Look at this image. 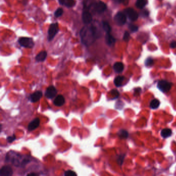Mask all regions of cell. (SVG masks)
Here are the masks:
<instances>
[{
	"instance_id": "cell-1",
	"label": "cell",
	"mask_w": 176,
	"mask_h": 176,
	"mask_svg": "<svg viewBox=\"0 0 176 176\" xmlns=\"http://www.w3.org/2000/svg\"><path fill=\"white\" fill-rule=\"evenodd\" d=\"M82 42L86 46L92 44L98 37V28L96 26L85 25L80 31Z\"/></svg>"
},
{
	"instance_id": "cell-2",
	"label": "cell",
	"mask_w": 176,
	"mask_h": 176,
	"mask_svg": "<svg viewBox=\"0 0 176 176\" xmlns=\"http://www.w3.org/2000/svg\"><path fill=\"white\" fill-rule=\"evenodd\" d=\"M6 161L12 162L15 166L23 167L30 161L28 156H22L15 152H9L6 155Z\"/></svg>"
},
{
	"instance_id": "cell-3",
	"label": "cell",
	"mask_w": 176,
	"mask_h": 176,
	"mask_svg": "<svg viewBox=\"0 0 176 176\" xmlns=\"http://www.w3.org/2000/svg\"><path fill=\"white\" fill-rule=\"evenodd\" d=\"M59 31V26L58 23H52L50 25L48 30V39L49 41H51L53 40L56 34Z\"/></svg>"
},
{
	"instance_id": "cell-4",
	"label": "cell",
	"mask_w": 176,
	"mask_h": 176,
	"mask_svg": "<svg viewBox=\"0 0 176 176\" xmlns=\"http://www.w3.org/2000/svg\"><path fill=\"white\" fill-rule=\"evenodd\" d=\"M19 44L24 48H32L34 47V42L33 39L28 37H21L18 40Z\"/></svg>"
},
{
	"instance_id": "cell-5",
	"label": "cell",
	"mask_w": 176,
	"mask_h": 176,
	"mask_svg": "<svg viewBox=\"0 0 176 176\" xmlns=\"http://www.w3.org/2000/svg\"><path fill=\"white\" fill-rule=\"evenodd\" d=\"M172 87V83L165 80L160 81L158 83V88L162 92H167Z\"/></svg>"
},
{
	"instance_id": "cell-6",
	"label": "cell",
	"mask_w": 176,
	"mask_h": 176,
	"mask_svg": "<svg viewBox=\"0 0 176 176\" xmlns=\"http://www.w3.org/2000/svg\"><path fill=\"white\" fill-rule=\"evenodd\" d=\"M126 16L121 12H118L114 17V21L119 26H121L126 22Z\"/></svg>"
},
{
	"instance_id": "cell-7",
	"label": "cell",
	"mask_w": 176,
	"mask_h": 176,
	"mask_svg": "<svg viewBox=\"0 0 176 176\" xmlns=\"http://www.w3.org/2000/svg\"><path fill=\"white\" fill-rule=\"evenodd\" d=\"M82 20L85 24H90L92 20V15L90 14L88 9H84L82 13Z\"/></svg>"
},
{
	"instance_id": "cell-8",
	"label": "cell",
	"mask_w": 176,
	"mask_h": 176,
	"mask_svg": "<svg viewBox=\"0 0 176 176\" xmlns=\"http://www.w3.org/2000/svg\"><path fill=\"white\" fill-rule=\"evenodd\" d=\"M57 94V90L56 88L53 86H50L47 88L45 92V96L48 99H52L54 98Z\"/></svg>"
},
{
	"instance_id": "cell-9",
	"label": "cell",
	"mask_w": 176,
	"mask_h": 176,
	"mask_svg": "<svg viewBox=\"0 0 176 176\" xmlns=\"http://www.w3.org/2000/svg\"><path fill=\"white\" fill-rule=\"evenodd\" d=\"M125 12L129 18L132 21H135L138 18V14L133 8H127L125 10Z\"/></svg>"
},
{
	"instance_id": "cell-10",
	"label": "cell",
	"mask_w": 176,
	"mask_h": 176,
	"mask_svg": "<svg viewBox=\"0 0 176 176\" xmlns=\"http://www.w3.org/2000/svg\"><path fill=\"white\" fill-rule=\"evenodd\" d=\"M106 5L104 3L101 1L97 2L94 5V9L96 12L101 14L106 10Z\"/></svg>"
},
{
	"instance_id": "cell-11",
	"label": "cell",
	"mask_w": 176,
	"mask_h": 176,
	"mask_svg": "<svg viewBox=\"0 0 176 176\" xmlns=\"http://www.w3.org/2000/svg\"><path fill=\"white\" fill-rule=\"evenodd\" d=\"M12 174L13 171L10 166H3L0 170V176H11Z\"/></svg>"
},
{
	"instance_id": "cell-12",
	"label": "cell",
	"mask_w": 176,
	"mask_h": 176,
	"mask_svg": "<svg viewBox=\"0 0 176 176\" xmlns=\"http://www.w3.org/2000/svg\"><path fill=\"white\" fill-rule=\"evenodd\" d=\"M40 124V119L38 118L34 119V120L31 121L28 125V130L29 131H32L33 130L36 129L38 128Z\"/></svg>"
},
{
	"instance_id": "cell-13",
	"label": "cell",
	"mask_w": 176,
	"mask_h": 176,
	"mask_svg": "<svg viewBox=\"0 0 176 176\" xmlns=\"http://www.w3.org/2000/svg\"><path fill=\"white\" fill-rule=\"evenodd\" d=\"M42 96V93L41 91H37L31 95L30 100L32 102H36L40 100Z\"/></svg>"
},
{
	"instance_id": "cell-14",
	"label": "cell",
	"mask_w": 176,
	"mask_h": 176,
	"mask_svg": "<svg viewBox=\"0 0 176 176\" xmlns=\"http://www.w3.org/2000/svg\"><path fill=\"white\" fill-rule=\"evenodd\" d=\"M60 4L67 7H72L76 4V0H58Z\"/></svg>"
},
{
	"instance_id": "cell-15",
	"label": "cell",
	"mask_w": 176,
	"mask_h": 176,
	"mask_svg": "<svg viewBox=\"0 0 176 176\" xmlns=\"http://www.w3.org/2000/svg\"><path fill=\"white\" fill-rule=\"evenodd\" d=\"M65 100L62 95H58L55 98L54 104L56 106H62L65 104Z\"/></svg>"
},
{
	"instance_id": "cell-16",
	"label": "cell",
	"mask_w": 176,
	"mask_h": 176,
	"mask_svg": "<svg viewBox=\"0 0 176 176\" xmlns=\"http://www.w3.org/2000/svg\"><path fill=\"white\" fill-rule=\"evenodd\" d=\"M47 56V52L45 51H43L36 55L35 59L36 61H37L38 62H41L44 61L46 60Z\"/></svg>"
},
{
	"instance_id": "cell-17",
	"label": "cell",
	"mask_w": 176,
	"mask_h": 176,
	"mask_svg": "<svg viewBox=\"0 0 176 176\" xmlns=\"http://www.w3.org/2000/svg\"><path fill=\"white\" fill-rule=\"evenodd\" d=\"M105 41H106V44H108L110 46H112L114 45L115 42V39L114 38V37L111 35L110 33H106V36H105Z\"/></svg>"
},
{
	"instance_id": "cell-18",
	"label": "cell",
	"mask_w": 176,
	"mask_h": 176,
	"mask_svg": "<svg viewBox=\"0 0 176 176\" xmlns=\"http://www.w3.org/2000/svg\"><path fill=\"white\" fill-rule=\"evenodd\" d=\"M114 70L117 73H120L122 72L124 69V65L122 63L117 62L115 63L113 66Z\"/></svg>"
},
{
	"instance_id": "cell-19",
	"label": "cell",
	"mask_w": 176,
	"mask_h": 176,
	"mask_svg": "<svg viewBox=\"0 0 176 176\" xmlns=\"http://www.w3.org/2000/svg\"><path fill=\"white\" fill-rule=\"evenodd\" d=\"M172 134V131L169 128H165L162 130L161 135L162 136V137L164 138H167L170 137Z\"/></svg>"
},
{
	"instance_id": "cell-20",
	"label": "cell",
	"mask_w": 176,
	"mask_h": 176,
	"mask_svg": "<svg viewBox=\"0 0 176 176\" xmlns=\"http://www.w3.org/2000/svg\"><path fill=\"white\" fill-rule=\"evenodd\" d=\"M124 77L123 76H118L114 79V84L117 87H120L122 85L123 81H124Z\"/></svg>"
},
{
	"instance_id": "cell-21",
	"label": "cell",
	"mask_w": 176,
	"mask_h": 176,
	"mask_svg": "<svg viewBox=\"0 0 176 176\" xmlns=\"http://www.w3.org/2000/svg\"><path fill=\"white\" fill-rule=\"evenodd\" d=\"M160 101L157 99H154L150 102V108L152 109H156L160 106Z\"/></svg>"
},
{
	"instance_id": "cell-22",
	"label": "cell",
	"mask_w": 176,
	"mask_h": 176,
	"mask_svg": "<svg viewBox=\"0 0 176 176\" xmlns=\"http://www.w3.org/2000/svg\"><path fill=\"white\" fill-rule=\"evenodd\" d=\"M147 3V0H137L136 5L137 7L142 9L146 6Z\"/></svg>"
},
{
	"instance_id": "cell-23",
	"label": "cell",
	"mask_w": 176,
	"mask_h": 176,
	"mask_svg": "<svg viewBox=\"0 0 176 176\" xmlns=\"http://www.w3.org/2000/svg\"><path fill=\"white\" fill-rule=\"evenodd\" d=\"M102 26L104 31L106 32V33H110L111 31V28L110 24L108 22L106 21H103L102 22Z\"/></svg>"
},
{
	"instance_id": "cell-24",
	"label": "cell",
	"mask_w": 176,
	"mask_h": 176,
	"mask_svg": "<svg viewBox=\"0 0 176 176\" xmlns=\"http://www.w3.org/2000/svg\"><path fill=\"white\" fill-rule=\"evenodd\" d=\"M118 136L121 138H128L129 133L128 131L125 130H121L118 133Z\"/></svg>"
},
{
	"instance_id": "cell-25",
	"label": "cell",
	"mask_w": 176,
	"mask_h": 176,
	"mask_svg": "<svg viewBox=\"0 0 176 176\" xmlns=\"http://www.w3.org/2000/svg\"><path fill=\"white\" fill-rule=\"evenodd\" d=\"M63 12H64V10H63L62 8H58V9L55 12L54 16H55V17H56V18H58V17H60V16L62 15Z\"/></svg>"
},
{
	"instance_id": "cell-26",
	"label": "cell",
	"mask_w": 176,
	"mask_h": 176,
	"mask_svg": "<svg viewBox=\"0 0 176 176\" xmlns=\"http://www.w3.org/2000/svg\"><path fill=\"white\" fill-rule=\"evenodd\" d=\"M153 64H154V61H153V60L151 58H147L145 62V65L147 67L152 66Z\"/></svg>"
},
{
	"instance_id": "cell-27",
	"label": "cell",
	"mask_w": 176,
	"mask_h": 176,
	"mask_svg": "<svg viewBox=\"0 0 176 176\" xmlns=\"http://www.w3.org/2000/svg\"><path fill=\"white\" fill-rule=\"evenodd\" d=\"M64 175L65 176H76V174L72 170H69L65 172Z\"/></svg>"
},
{
	"instance_id": "cell-28",
	"label": "cell",
	"mask_w": 176,
	"mask_h": 176,
	"mask_svg": "<svg viewBox=\"0 0 176 176\" xmlns=\"http://www.w3.org/2000/svg\"><path fill=\"white\" fill-rule=\"evenodd\" d=\"M15 140H16V136H15L14 135L12 136H8L7 137V141L9 143L13 142Z\"/></svg>"
},
{
	"instance_id": "cell-29",
	"label": "cell",
	"mask_w": 176,
	"mask_h": 176,
	"mask_svg": "<svg viewBox=\"0 0 176 176\" xmlns=\"http://www.w3.org/2000/svg\"><path fill=\"white\" fill-rule=\"evenodd\" d=\"M129 28H130V30L133 32H136L138 30V27L135 25H133V24L130 25Z\"/></svg>"
},
{
	"instance_id": "cell-30",
	"label": "cell",
	"mask_w": 176,
	"mask_h": 176,
	"mask_svg": "<svg viewBox=\"0 0 176 176\" xmlns=\"http://www.w3.org/2000/svg\"><path fill=\"white\" fill-rule=\"evenodd\" d=\"M130 39V34L128 32H126L124 33V39L126 41H128Z\"/></svg>"
},
{
	"instance_id": "cell-31",
	"label": "cell",
	"mask_w": 176,
	"mask_h": 176,
	"mask_svg": "<svg viewBox=\"0 0 176 176\" xmlns=\"http://www.w3.org/2000/svg\"><path fill=\"white\" fill-rule=\"evenodd\" d=\"M111 94L113 96H114V97H118L119 94V92L118 91L116 90H112L111 92Z\"/></svg>"
},
{
	"instance_id": "cell-32",
	"label": "cell",
	"mask_w": 176,
	"mask_h": 176,
	"mask_svg": "<svg viewBox=\"0 0 176 176\" xmlns=\"http://www.w3.org/2000/svg\"><path fill=\"white\" fill-rule=\"evenodd\" d=\"M124 156H121L118 159V163L119 164H122L124 159Z\"/></svg>"
},
{
	"instance_id": "cell-33",
	"label": "cell",
	"mask_w": 176,
	"mask_h": 176,
	"mask_svg": "<svg viewBox=\"0 0 176 176\" xmlns=\"http://www.w3.org/2000/svg\"><path fill=\"white\" fill-rule=\"evenodd\" d=\"M170 47L171 48H176V41H172L170 44Z\"/></svg>"
},
{
	"instance_id": "cell-34",
	"label": "cell",
	"mask_w": 176,
	"mask_h": 176,
	"mask_svg": "<svg viewBox=\"0 0 176 176\" xmlns=\"http://www.w3.org/2000/svg\"><path fill=\"white\" fill-rule=\"evenodd\" d=\"M113 1L116 3H123L126 1L125 0H113Z\"/></svg>"
},
{
	"instance_id": "cell-35",
	"label": "cell",
	"mask_w": 176,
	"mask_h": 176,
	"mask_svg": "<svg viewBox=\"0 0 176 176\" xmlns=\"http://www.w3.org/2000/svg\"><path fill=\"white\" fill-rule=\"evenodd\" d=\"M36 175H37L36 174H34V173H31V174L28 175V176H36Z\"/></svg>"
}]
</instances>
